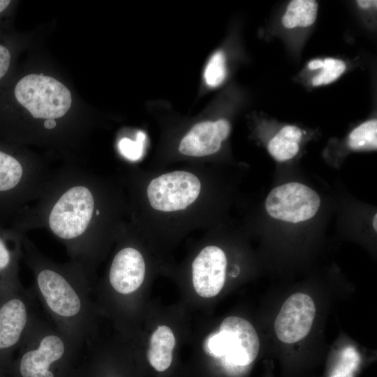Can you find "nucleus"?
<instances>
[{
  "label": "nucleus",
  "mask_w": 377,
  "mask_h": 377,
  "mask_svg": "<svg viewBox=\"0 0 377 377\" xmlns=\"http://www.w3.org/2000/svg\"><path fill=\"white\" fill-rule=\"evenodd\" d=\"M19 349L18 377H58L55 367L65 366L80 348L38 313Z\"/></svg>",
  "instance_id": "20e7f679"
},
{
  "label": "nucleus",
  "mask_w": 377,
  "mask_h": 377,
  "mask_svg": "<svg viewBox=\"0 0 377 377\" xmlns=\"http://www.w3.org/2000/svg\"><path fill=\"white\" fill-rule=\"evenodd\" d=\"M200 182L193 174L174 171L151 181L147 197L151 206L158 211L173 212L186 209L198 197Z\"/></svg>",
  "instance_id": "1a4fd4ad"
},
{
  "label": "nucleus",
  "mask_w": 377,
  "mask_h": 377,
  "mask_svg": "<svg viewBox=\"0 0 377 377\" xmlns=\"http://www.w3.org/2000/svg\"><path fill=\"white\" fill-rule=\"evenodd\" d=\"M15 96L35 119H59L71 108V94L57 80L44 75L30 74L16 84Z\"/></svg>",
  "instance_id": "0eeeda50"
},
{
  "label": "nucleus",
  "mask_w": 377,
  "mask_h": 377,
  "mask_svg": "<svg viewBox=\"0 0 377 377\" xmlns=\"http://www.w3.org/2000/svg\"><path fill=\"white\" fill-rule=\"evenodd\" d=\"M361 364L358 351L353 346L344 347L328 369L327 377H356Z\"/></svg>",
  "instance_id": "a211bd4d"
},
{
  "label": "nucleus",
  "mask_w": 377,
  "mask_h": 377,
  "mask_svg": "<svg viewBox=\"0 0 377 377\" xmlns=\"http://www.w3.org/2000/svg\"><path fill=\"white\" fill-rule=\"evenodd\" d=\"M145 139V133L142 131L137 133L135 140L123 138L118 143L121 154L131 161L138 160L143 155Z\"/></svg>",
  "instance_id": "4be33fe9"
},
{
  "label": "nucleus",
  "mask_w": 377,
  "mask_h": 377,
  "mask_svg": "<svg viewBox=\"0 0 377 377\" xmlns=\"http://www.w3.org/2000/svg\"><path fill=\"white\" fill-rule=\"evenodd\" d=\"M302 131L295 126H283L269 142V154L278 161L293 158L298 153Z\"/></svg>",
  "instance_id": "dca6fc26"
},
{
  "label": "nucleus",
  "mask_w": 377,
  "mask_h": 377,
  "mask_svg": "<svg viewBox=\"0 0 377 377\" xmlns=\"http://www.w3.org/2000/svg\"><path fill=\"white\" fill-rule=\"evenodd\" d=\"M145 276V263L142 253L135 248H121L111 262L107 279L110 290L121 297L137 291Z\"/></svg>",
  "instance_id": "9b49d317"
},
{
  "label": "nucleus",
  "mask_w": 377,
  "mask_h": 377,
  "mask_svg": "<svg viewBox=\"0 0 377 377\" xmlns=\"http://www.w3.org/2000/svg\"><path fill=\"white\" fill-rule=\"evenodd\" d=\"M357 3L361 8H370L373 6H376L377 1L374 0H358Z\"/></svg>",
  "instance_id": "b1692460"
},
{
  "label": "nucleus",
  "mask_w": 377,
  "mask_h": 377,
  "mask_svg": "<svg viewBox=\"0 0 377 377\" xmlns=\"http://www.w3.org/2000/svg\"><path fill=\"white\" fill-rule=\"evenodd\" d=\"M22 258L34 276L32 291L49 320L80 349L95 339L96 306L85 272L76 263H57L43 254L24 233Z\"/></svg>",
  "instance_id": "f03ea898"
},
{
  "label": "nucleus",
  "mask_w": 377,
  "mask_h": 377,
  "mask_svg": "<svg viewBox=\"0 0 377 377\" xmlns=\"http://www.w3.org/2000/svg\"><path fill=\"white\" fill-rule=\"evenodd\" d=\"M377 219V215L375 214L374 216V221H373V226H374V228L375 229V230L376 231V229H377V226H376V220Z\"/></svg>",
  "instance_id": "cd10ccee"
},
{
  "label": "nucleus",
  "mask_w": 377,
  "mask_h": 377,
  "mask_svg": "<svg viewBox=\"0 0 377 377\" xmlns=\"http://www.w3.org/2000/svg\"><path fill=\"white\" fill-rule=\"evenodd\" d=\"M318 14V3L314 0H293L282 17V24L287 29L307 27L312 25Z\"/></svg>",
  "instance_id": "f3484780"
},
{
  "label": "nucleus",
  "mask_w": 377,
  "mask_h": 377,
  "mask_svg": "<svg viewBox=\"0 0 377 377\" xmlns=\"http://www.w3.org/2000/svg\"><path fill=\"white\" fill-rule=\"evenodd\" d=\"M36 298L21 285L0 291V364L9 362L19 348L35 318Z\"/></svg>",
  "instance_id": "423d86ee"
},
{
  "label": "nucleus",
  "mask_w": 377,
  "mask_h": 377,
  "mask_svg": "<svg viewBox=\"0 0 377 377\" xmlns=\"http://www.w3.org/2000/svg\"><path fill=\"white\" fill-rule=\"evenodd\" d=\"M320 204V197L315 191L301 183L290 182L270 191L265 208L276 219L299 223L313 217Z\"/></svg>",
  "instance_id": "6e6552de"
},
{
  "label": "nucleus",
  "mask_w": 377,
  "mask_h": 377,
  "mask_svg": "<svg viewBox=\"0 0 377 377\" xmlns=\"http://www.w3.org/2000/svg\"><path fill=\"white\" fill-rule=\"evenodd\" d=\"M209 353L221 360L227 371L238 374L256 359L260 341L253 326L237 316H229L221 323L219 330L206 341Z\"/></svg>",
  "instance_id": "39448f33"
},
{
  "label": "nucleus",
  "mask_w": 377,
  "mask_h": 377,
  "mask_svg": "<svg viewBox=\"0 0 377 377\" xmlns=\"http://www.w3.org/2000/svg\"><path fill=\"white\" fill-rule=\"evenodd\" d=\"M225 77V57L221 51H217L212 56L205 67V80L207 86L215 87L223 82Z\"/></svg>",
  "instance_id": "aec40b11"
},
{
  "label": "nucleus",
  "mask_w": 377,
  "mask_h": 377,
  "mask_svg": "<svg viewBox=\"0 0 377 377\" xmlns=\"http://www.w3.org/2000/svg\"><path fill=\"white\" fill-rule=\"evenodd\" d=\"M348 145L356 151L376 150L377 147V121H367L355 128L349 134Z\"/></svg>",
  "instance_id": "6ab92c4d"
},
{
  "label": "nucleus",
  "mask_w": 377,
  "mask_h": 377,
  "mask_svg": "<svg viewBox=\"0 0 377 377\" xmlns=\"http://www.w3.org/2000/svg\"><path fill=\"white\" fill-rule=\"evenodd\" d=\"M230 128V124L226 119L198 123L182 139L179 151L194 157L213 154L219 150L222 141L228 138Z\"/></svg>",
  "instance_id": "ddd939ff"
},
{
  "label": "nucleus",
  "mask_w": 377,
  "mask_h": 377,
  "mask_svg": "<svg viewBox=\"0 0 377 377\" xmlns=\"http://www.w3.org/2000/svg\"><path fill=\"white\" fill-rule=\"evenodd\" d=\"M316 316L312 298L304 293H295L283 302L274 321L278 339L293 343L304 338L310 332Z\"/></svg>",
  "instance_id": "9d476101"
},
{
  "label": "nucleus",
  "mask_w": 377,
  "mask_h": 377,
  "mask_svg": "<svg viewBox=\"0 0 377 377\" xmlns=\"http://www.w3.org/2000/svg\"><path fill=\"white\" fill-rule=\"evenodd\" d=\"M57 122L55 119H48L44 121L43 127L47 131H53L56 128Z\"/></svg>",
  "instance_id": "a878e982"
},
{
  "label": "nucleus",
  "mask_w": 377,
  "mask_h": 377,
  "mask_svg": "<svg viewBox=\"0 0 377 377\" xmlns=\"http://www.w3.org/2000/svg\"><path fill=\"white\" fill-rule=\"evenodd\" d=\"M227 259L216 246L204 248L192 264V280L197 294L209 298L219 293L226 280Z\"/></svg>",
  "instance_id": "f8f14e48"
},
{
  "label": "nucleus",
  "mask_w": 377,
  "mask_h": 377,
  "mask_svg": "<svg viewBox=\"0 0 377 377\" xmlns=\"http://www.w3.org/2000/svg\"><path fill=\"white\" fill-rule=\"evenodd\" d=\"M53 170L0 149V228L13 229L42 196Z\"/></svg>",
  "instance_id": "7ed1b4c3"
},
{
  "label": "nucleus",
  "mask_w": 377,
  "mask_h": 377,
  "mask_svg": "<svg viewBox=\"0 0 377 377\" xmlns=\"http://www.w3.org/2000/svg\"><path fill=\"white\" fill-rule=\"evenodd\" d=\"M175 338L172 330L166 325H160L150 339L147 359L155 370L162 372L171 364Z\"/></svg>",
  "instance_id": "2eb2a0df"
},
{
  "label": "nucleus",
  "mask_w": 377,
  "mask_h": 377,
  "mask_svg": "<svg viewBox=\"0 0 377 377\" xmlns=\"http://www.w3.org/2000/svg\"><path fill=\"white\" fill-rule=\"evenodd\" d=\"M323 60L322 59H313L310 61L308 64V68L310 70H316L323 68Z\"/></svg>",
  "instance_id": "393cba45"
},
{
  "label": "nucleus",
  "mask_w": 377,
  "mask_h": 377,
  "mask_svg": "<svg viewBox=\"0 0 377 377\" xmlns=\"http://www.w3.org/2000/svg\"><path fill=\"white\" fill-rule=\"evenodd\" d=\"M104 200L100 181L89 171L71 165L53 170L42 196L13 229L22 233L47 230L92 285L104 240Z\"/></svg>",
  "instance_id": "f257e3e1"
},
{
  "label": "nucleus",
  "mask_w": 377,
  "mask_h": 377,
  "mask_svg": "<svg viewBox=\"0 0 377 377\" xmlns=\"http://www.w3.org/2000/svg\"><path fill=\"white\" fill-rule=\"evenodd\" d=\"M24 234L11 228H0V291L22 285L18 272Z\"/></svg>",
  "instance_id": "4468645a"
},
{
  "label": "nucleus",
  "mask_w": 377,
  "mask_h": 377,
  "mask_svg": "<svg viewBox=\"0 0 377 377\" xmlns=\"http://www.w3.org/2000/svg\"><path fill=\"white\" fill-rule=\"evenodd\" d=\"M10 62L8 50L0 45V79L7 73Z\"/></svg>",
  "instance_id": "5701e85b"
},
{
  "label": "nucleus",
  "mask_w": 377,
  "mask_h": 377,
  "mask_svg": "<svg viewBox=\"0 0 377 377\" xmlns=\"http://www.w3.org/2000/svg\"><path fill=\"white\" fill-rule=\"evenodd\" d=\"M346 63L334 58H326L323 60V71L312 80L314 87L328 84L336 80L346 71Z\"/></svg>",
  "instance_id": "412c9836"
},
{
  "label": "nucleus",
  "mask_w": 377,
  "mask_h": 377,
  "mask_svg": "<svg viewBox=\"0 0 377 377\" xmlns=\"http://www.w3.org/2000/svg\"><path fill=\"white\" fill-rule=\"evenodd\" d=\"M10 1L0 0V13L3 12L10 4Z\"/></svg>",
  "instance_id": "bb28decb"
}]
</instances>
